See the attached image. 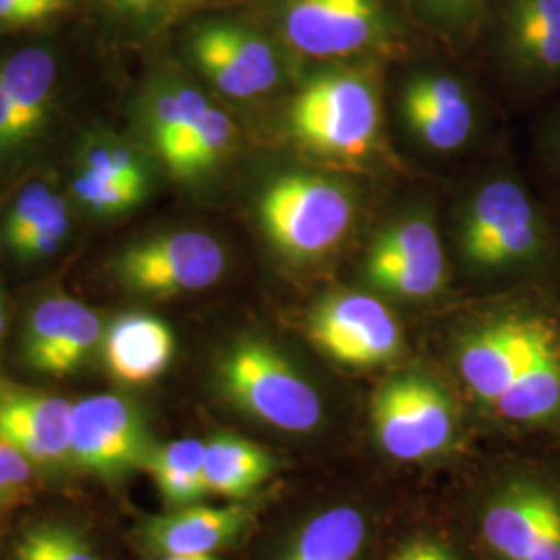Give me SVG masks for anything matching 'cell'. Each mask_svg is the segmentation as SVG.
Masks as SVG:
<instances>
[{
  "instance_id": "cell-1",
  "label": "cell",
  "mask_w": 560,
  "mask_h": 560,
  "mask_svg": "<svg viewBox=\"0 0 560 560\" xmlns=\"http://www.w3.org/2000/svg\"><path fill=\"white\" fill-rule=\"evenodd\" d=\"M217 386L243 416L287 434H310L324 420L320 393L275 345L231 342L217 361Z\"/></svg>"
},
{
  "instance_id": "cell-2",
  "label": "cell",
  "mask_w": 560,
  "mask_h": 560,
  "mask_svg": "<svg viewBox=\"0 0 560 560\" xmlns=\"http://www.w3.org/2000/svg\"><path fill=\"white\" fill-rule=\"evenodd\" d=\"M62 57L52 42L0 50V185L20 175L59 115Z\"/></svg>"
},
{
  "instance_id": "cell-3",
  "label": "cell",
  "mask_w": 560,
  "mask_h": 560,
  "mask_svg": "<svg viewBox=\"0 0 560 560\" xmlns=\"http://www.w3.org/2000/svg\"><path fill=\"white\" fill-rule=\"evenodd\" d=\"M370 423L382 453L399 463L439 459L459 434L448 393L421 372H400L382 382L372 397Z\"/></svg>"
},
{
  "instance_id": "cell-4",
  "label": "cell",
  "mask_w": 560,
  "mask_h": 560,
  "mask_svg": "<svg viewBox=\"0 0 560 560\" xmlns=\"http://www.w3.org/2000/svg\"><path fill=\"white\" fill-rule=\"evenodd\" d=\"M289 122L305 148L332 159H360L378 136L376 90L360 73L324 71L303 85Z\"/></svg>"
},
{
  "instance_id": "cell-5",
  "label": "cell",
  "mask_w": 560,
  "mask_h": 560,
  "mask_svg": "<svg viewBox=\"0 0 560 560\" xmlns=\"http://www.w3.org/2000/svg\"><path fill=\"white\" fill-rule=\"evenodd\" d=\"M264 233L293 260H316L332 252L353 224V200L335 180L291 173L261 194Z\"/></svg>"
},
{
  "instance_id": "cell-6",
  "label": "cell",
  "mask_w": 560,
  "mask_h": 560,
  "mask_svg": "<svg viewBox=\"0 0 560 560\" xmlns=\"http://www.w3.org/2000/svg\"><path fill=\"white\" fill-rule=\"evenodd\" d=\"M156 441L140 405L119 393H96L71 409V469L117 486L143 471Z\"/></svg>"
},
{
  "instance_id": "cell-7",
  "label": "cell",
  "mask_w": 560,
  "mask_h": 560,
  "mask_svg": "<svg viewBox=\"0 0 560 560\" xmlns=\"http://www.w3.org/2000/svg\"><path fill=\"white\" fill-rule=\"evenodd\" d=\"M226 270L221 241L203 231H173L125 247L110 261L122 291L145 300L200 293Z\"/></svg>"
},
{
  "instance_id": "cell-8",
  "label": "cell",
  "mask_w": 560,
  "mask_h": 560,
  "mask_svg": "<svg viewBox=\"0 0 560 560\" xmlns=\"http://www.w3.org/2000/svg\"><path fill=\"white\" fill-rule=\"evenodd\" d=\"M544 229L536 206L515 180L483 185L460 229L463 258L480 270H506L536 260Z\"/></svg>"
},
{
  "instance_id": "cell-9",
  "label": "cell",
  "mask_w": 560,
  "mask_h": 560,
  "mask_svg": "<svg viewBox=\"0 0 560 560\" xmlns=\"http://www.w3.org/2000/svg\"><path fill=\"white\" fill-rule=\"evenodd\" d=\"M480 534L494 560H560V494L534 478L504 481L483 502Z\"/></svg>"
},
{
  "instance_id": "cell-10",
  "label": "cell",
  "mask_w": 560,
  "mask_h": 560,
  "mask_svg": "<svg viewBox=\"0 0 560 560\" xmlns=\"http://www.w3.org/2000/svg\"><path fill=\"white\" fill-rule=\"evenodd\" d=\"M104 330L88 303L48 291L27 307L21 322V360L40 376L69 378L101 351Z\"/></svg>"
},
{
  "instance_id": "cell-11",
  "label": "cell",
  "mask_w": 560,
  "mask_h": 560,
  "mask_svg": "<svg viewBox=\"0 0 560 560\" xmlns=\"http://www.w3.org/2000/svg\"><path fill=\"white\" fill-rule=\"evenodd\" d=\"M307 335L330 360L349 368H378L402 349V330L381 300L365 293H332L307 316Z\"/></svg>"
},
{
  "instance_id": "cell-12",
  "label": "cell",
  "mask_w": 560,
  "mask_h": 560,
  "mask_svg": "<svg viewBox=\"0 0 560 560\" xmlns=\"http://www.w3.org/2000/svg\"><path fill=\"white\" fill-rule=\"evenodd\" d=\"M187 55L206 80L235 101L264 96L280 80L275 46L237 21L208 20L194 25L187 34Z\"/></svg>"
},
{
  "instance_id": "cell-13",
  "label": "cell",
  "mask_w": 560,
  "mask_h": 560,
  "mask_svg": "<svg viewBox=\"0 0 560 560\" xmlns=\"http://www.w3.org/2000/svg\"><path fill=\"white\" fill-rule=\"evenodd\" d=\"M560 340L552 322L538 316H504L460 340L457 365L463 382L490 407L521 372Z\"/></svg>"
},
{
  "instance_id": "cell-14",
  "label": "cell",
  "mask_w": 560,
  "mask_h": 560,
  "mask_svg": "<svg viewBox=\"0 0 560 560\" xmlns=\"http://www.w3.org/2000/svg\"><path fill=\"white\" fill-rule=\"evenodd\" d=\"M280 27L303 55L349 57L382 42L388 15L382 0H284Z\"/></svg>"
},
{
  "instance_id": "cell-15",
  "label": "cell",
  "mask_w": 560,
  "mask_h": 560,
  "mask_svg": "<svg viewBox=\"0 0 560 560\" xmlns=\"http://www.w3.org/2000/svg\"><path fill=\"white\" fill-rule=\"evenodd\" d=\"M71 409L73 400L0 374V439L32 460L42 478L73 474Z\"/></svg>"
},
{
  "instance_id": "cell-16",
  "label": "cell",
  "mask_w": 560,
  "mask_h": 560,
  "mask_svg": "<svg viewBox=\"0 0 560 560\" xmlns=\"http://www.w3.org/2000/svg\"><path fill=\"white\" fill-rule=\"evenodd\" d=\"M258 506L231 501L222 506L187 504L148 517L140 525V544L154 557H214L243 540L256 525Z\"/></svg>"
},
{
  "instance_id": "cell-17",
  "label": "cell",
  "mask_w": 560,
  "mask_h": 560,
  "mask_svg": "<svg viewBox=\"0 0 560 560\" xmlns=\"http://www.w3.org/2000/svg\"><path fill=\"white\" fill-rule=\"evenodd\" d=\"M368 280L402 300H425L441 291L444 252L436 226L409 219L386 231L368 254Z\"/></svg>"
},
{
  "instance_id": "cell-18",
  "label": "cell",
  "mask_w": 560,
  "mask_h": 560,
  "mask_svg": "<svg viewBox=\"0 0 560 560\" xmlns=\"http://www.w3.org/2000/svg\"><path fill=\"white\" fill-rule=\"evenodd\" d=\"M101 353L113 381L125 386H148L173 363L175 335L161 318L129 312L106 326Z\"/></svg>"
},
{
  "instance_id": "cell-19",
  "label": "cell",
  "mask_w": 560,
  "mask_h": 560,
  "mask_svg": "<svg viewBox=\"0 0 560 560\" xmlns=\"http://www.w3.org/2000/svg\"><path fill=\"white\" fill-rule=\"evenodd\" d=\"M402 117L428 148L457 150L471 138L474 106L463 85L448 75H421L405 88Z\"/></svg>"
},
{
  "instance_id": "cell-20",
  "label": "cell",
  "mask_w": 560,
  "mask_h": 560,
  "mask_svg": "<svg viewBox=\"0 0 560 560\" xmlns=\"http://www.w3.org/2000/svg\"><path fill=\"white\" fill-rule=\"evenodd\" d=\"M504 46L511 62L525 75L560 73V0H509Z\"/></svg>"
},
{
  "instance_id": "cell-21",
  "label": "cell",
  "mask_w": 560,
  "mask_h": 560,
  "mask_svg": "<svg viewBox=\"0 0 560 560\" xmlns=\"http://www.w3.org/2000/svg\"><path fill=\"white\" fill-rule=\"evenodd\" d=\"M279 467L277 457L258 442L219 432L206 441L203 480L208 497L247 501Z\"/></svg>"
},
{
  "instance_id": "cell-22",
  "label": "cell",
  "mask_w": 560,
  "mask_h": 560,
  "mask_svg": "<svg viewBox=\"0 0 560 560\" xmlns=\"http://www.w3.org/2000/svg\"><path fill=\"white\" fill-rule=\"evenodd\" d=\"M370 521L353 504H335L305 521L277 560H361Z\"/></svg>"
},
{
  "instance_id": "cell-23",
  "label": "cell",
  "mask_w": 560,
  "mask_h": 560,
  "mask_svg": "<svg viewBox=\"0 0 560 560\" xmlns=\"http://www.w3.org/2000/svg\"><path fill=\"white\" fill-rule=\"evenodd\" d=\"M488 409L497 418L520 425H541L557 420L560 416V340L532 361Z\"/></svg>"
},
{
  "instance_id": "cell-24",
  "label": "cell",
  "mask_w": 560,
  "mask_h": 560,
  "mask_svg": "<svg viewBox=\"0 0 560 560\" xmlns=\"http://www.w3.org/2000/svg\"><path fill=\"white\" fill-rule=\"evenodd\" d=\"M206 441L175 439L156 442L143 471L152 478L162 501L171 509L196 504L208 497L203 480Z\"/></svg>"
},
{
  "instance_id": "cell-25",
  "label": "cell",
  "mask_w": 560,
  "mask_h": 560,
  "mask_svg": "<svg viewBox=\"0 0 560 560\" xmlns=\"http://www.w3.org/2000/svg\"><path fill=\"white\" fill-rule=\"evenodd\" d=\"M235 133L233 119L221 108L210 106L194 129L164 145L159 156L175 177L198 179L229 154Z\"/></svg>"
},
{
  "instance_id": "cell-26",
  "label": "cell",
  "mask_w": 560,
  "mask_h": 560,
  "mask_svg": "<svg viewBox=\"0 0 560 560\" xmlns=\"http://www.w3.org/2000/svg\"><path fill=\"white\" fill-rule=\"evenodd\" d=\"M73 171L143 191L152 189V171L143 152L113 131H94L81 141Z\"/></svg>"
},
{
  "instance_id": "cell-27",
  "label": "cell",
  "mask_w": 560,
  "mask_h": 560,
  "mask_svg": "<svg viewBox=\"0 0 560 560\" xmlns=\"http://www.w3.org/2000/svg\"><path fill=\"white\" fill-rule=\"evenodd\" d=\"M212 104L200 90L185 81H166L154 88L145 102V129L154 150L194 129Z\"/></svg>"
},
{
  "instance_id": "cell-28",
  "label": "cell",
  "mask_w": 560,
  "mask_h": 560,
  "mask_svg": "<svg viewBox=\"0 0 560 560\" xmlns=\"http://www.w3.org/2000/svg\"><path fill=\"white\" fill-rule=\"evenodd\" d=\"M11 560H102L94 538L67 520L27 523L11 546Z\"/></svg>"
},
{
  "instance_id": "cell-29",
  "label": "cell",
  "mask_w": 560,
  "mask_h": 560,
  "mask_svg": "<svg viewBox=\"0 0 560 560\" xmlns=\"http://www.w3.org/2000/svg\"><path fill=\"white\" fill-rule=\"evenodd\" d=\"M71 206L73 203L60 191L55 180H30L9 203L0 226V240L9 249L36 233L44 224L57 219Z\"/></svg>"
},
{
  "instance_id": "cell-30",
  "label": "cell",
  "mask_w": 560,
  "mask_h": 560,
  "mask_svg": "<svg viewBox=\"0 0 560 560\" xmlns=\"http://www.w3.org/2000/svg\"><path fill=\"white\" fill-rule=\"evenodd\" d=\"M148 191L120 185V183H108V180L90 177L80 171H71L69 177V200L78 206L83 214L108 221L117 219L133 208H138L141 201L145 200Z\"/></svg>"
},
{
  "instance_id": "cell-31",
  "label": "cell",
  "mask_w": 560,
  "mask_h": 560,
  "mask_svg": "<svg viewBox=\"0 0 560 560\" xmlns=\"http://www.w3.org/2000/svg\"><path fill=\"white\" fill-rule=\"evenodd\" d=\"M40 478V469L32 460L0 439V513L30 501Z\"/></svg>"
},
{
  "instance_id": "cell-32",
  "label": "cell",
  "mask_w": 560,
  "mask_h": 560,
  "mask_svg": "<svg viewBox=\"0 0 560 560\" xmlns=\"http://www.w3.org/2000/svg\"><path fill=\"white\" fill-rule=\"evenodd\" d=\"M104 18L129 34H150L171 18L180 0H94Z\"/></svg>"
},
{
  "instance_id": "cell-33",
  "label": "cell",
  "mask_w": 560,
  "mask_h": 560,
  "mask_svg": "<svg viewBox=\"0 0 560 560\" xmlns=\"http://www.w3.org/2000/svg\"><path fill=\"white\" fill-rule=\"evenodd\" d=\"M75 0H0V30H36L65 18Z\"/></svg>"
},
{
  "instance_id": "cell-34",
  "label": "cell",
  "mask_w": 560,
  "mask_h": 560,
  "mask_svg": "<svg viewBox=\"0 0 560 560\" xmlns=\"http://www.w3.org/2000/svg\"><path fill=\"white\" fill-rule=\"evenodd\" d=\"M388 560H460L457 552L432 536H413L397 546Z\"/></svg>"
},
{
  "instance_id": "cell-35",
  "label": "cell",
  "mask_w": 560,
  "mask_h": 560,
  "mask_svg": "<svg viewBox=\"0 0 560 560\" xmlns=\"http://www.w3.org/2000/svg\"><path fill=\"white\" fill-rule=\"evenodd\" d=\"M434 13L444 15V18H467L480 0H423Z\"/></svg>"
},
{
  "instance_id": "cell-36",
  "label": "cell",
  "mask_w": 560,
  "mask_h": 560,
  "mask_svg": "<svg viewBox=\"0 0 560 560\" xmlns=\"http://www.w3.org/2000/svg\"><path fill=\"white\" fill-rule=\"evenodd\" d=\"M7 328H9V312H7V298H4V289H2V280H0V349L7 339Z\"/></svg>"
},
{
  "instance_id": "cell-37",
  "label": "cell",
  "mask_w": 560,
  "mask_h": 560,
  "mask_svg": "<svg viewBox=\"0 0 560 560\" xmlns=\"http://www.w3.org/2000/svg\"><path fill=\"white\" fill-rule=\"evenodd\" d=\"M161 560H219L217 557H210V555H206V557H162Z\"/></svg>"
},
{
  "instance_id": "cell-38",
  "label": "cell",
  "mask_w": 560,
  "mask_h": 560,
  "mask_svg": "<svg viewBox=\"0 0 560 560\" xmlns=\"http://www.w3.org/2000/svg\"><path fill=\"white\" fill-rule=\"evenodd\" d=\"M559 148H560V141H559Z\"/></svg>"
}]
</instances>
